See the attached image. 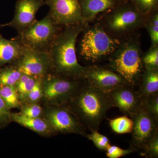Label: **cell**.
<instances>
[{"instance_id": "7a4b0ae2", "label": "cell", "mask_w": 158, "mask_h": 158, "mask_svg": "<svg viewBox=\"0 0 158 158\" xmlns=\"http://www.w3.org/2000/svg\"><path fill=\"white\" fill-rule=\"evenodd\" d=\"M83 25L65 26L55 40L49 52L52 73L74 80L83 79L86 66L79 64L76 44L83 31Z\"/></svg>"}, {"instance_id": "8992f818", "label": "cell", "mask_w": 158, "mask_h": 158, "mask_svg": "<svg viewBox=\"0 0 158 158\" xmlns=\"http://www.w3.org/2000/svg\"><path fill=\"white\" fill-rule=\"evenodd\" d=\"M51 73L41 79L42 98L44 106H65L77 93L81 84Z\"/></svg>"}, {"instance_id": "ac0fdd59", "label": "cell", "mask_w": 158, "mask_h": 158, "mask_svg": "<svg viewBox=\"0 0 158 158\" xmlns=\"http://www.w3.org/2000/svg\"><path fill=\"white\" fill-rule=\"evenodd\" d=\"M140 84L138 91L142 98L158 93V68H145Z\"/></svg>"}, {"instance_id": "9c48e42d", "label": "cell", "mask_w": 158, "mask_h": 158, "mask_svg": "<svg viewBox=\"0 0 158 158\" xmlns=\"http://www.w3.org/2000/svg\"><path fill=\"white\" fill-rule=\"evenodd\" d=\"M132 118L134 126L131 148L142 155L148 142L158 132V118L141 105Z\"/></svg>"}, {"instance_id": "ffe728a7", "label": "cell", "mask_w": 158, "mask_h": 158, "mask_svg": "<svg viewBox=\"0 0 158 158\" xmlns=\"http://www.w3.org/2000/svg\"><path fill=\"white\" fill-rule=\"evenodd\" d=\"M0 95L9 109H19L22 103L15 86H0Z\"/></svg>"}, {"instance_id": "f546056e", "label": "cell", "mask_w": 158, "mask_h": 158, "mask_svg": "<svg viewBox=\"0 0 158 158\" xmlns=\"http://www.w3.org/2000/svg\"><path fill=\"white\" fill-rule=\"evenodd\" d=\"M11 110L0 95V129L6 127L11 122Z\"/></svg>"}, {"instance_id": "4fadbf2b", "label": "cell", "mask_w": 158, "mask_h": 158, "mask_svg": "<svg viewBox=\"0 0 158 158\" xmlns=\"http://www.w3.org/2000/svg\"><path fill=\"white\" fill-rule=\"evenodd\" d=\"M45 5L43 0H18L13 19L2 26L11 27L20 33L37 20V11Z\"/></svg>"}, {"instance_id": "83f0119b", "label": "cell", "mask_w": 158, "mask_h": 158, "mask_svg": "<svg viewBox=\"0 0 158 158\" xmlns=\"http://www.w3.org/2000/svg\"><path fill=\"white\" fill-rule=\"evenodd\" d=\"M141 105L158 118V93L142 98Z\"/></svg>"}, {"instance_id": "7402d4cb", "label": "cell", "mask_w": 158, "mask_h": 158, "mask_svg": "<svg viewBox=\"0 0 158 158\" xmlns=\"http://www.w3.org/2000/svg\"><path fill=\"white\" fill-rule=\"evenodd\" d=\"M38 78L23 74L15 85L22 104L24 102L29 92L34 88Z\"/></svg>"}, {"instance_id": "3957f363", "label": "cell", "mask_w": 158, "mask_h": 158, "mask_svg": "<svg viewBox=\"0 0 158 158\" xmlns=\"http://www.w3.org/2000/svg\"><path fill=\"white\" fill-rule=\"evenodd\" d=\"M143 65L139 43L133 40L120 44L111 55L109 64L110 69L133 88L140 84Z\"/></svg>"}, {"instance_id": "d6a6232c", "label": "cell", "mask_w": 158, "mask_h": 158, "mask_svg": "<svg viewBox=\"0 0 158 158\" xmlns=\"http://www.w3.org/2000/svg\"><path fill=\"white\" fill-rule=\"evenodd\" d=\"M43 1H44V2H45L46 1H47V0H43Z\"/></svg>"}, {"instance_id": "8fae6325", "label": "cell", "mask_w": 158, "mask_h": 158, "mask_svg": "<svg viewBox=\"0 0 158 158\" xmlns=\"http://www.w3.org/2000/svg\"><path fill=\"white\" fill-rule=\"evenodd\" d=\"M45 5L50 8V14L55 22L59 26L84 24L79 0H47Z\"/></svg>"}, {"instance_id": "2e32d148", "label": "cell", "mask_w": 158, "mask_h": 158, "mask_svg": "<svg viewBox=\"0 0 158 158\" xmlns=\"http://www.w3.org/2000/svg\"><path fill=\"white\" fill-rule=\"evenodd\" d=\"M11 122L31 130L40 136L50 137L55 135L47 121L43 118H31L19 113H11Z\"/></svg>"}, {"instance_id": "44dd1931", "label": "cell", "mask_w": 158, "mask_h": 158, "mask_svg": "<svg viewBox=\"0 0 158 158\" xmlns=\"http://www.w3.org/2000/svg\"><path fill=\"white\" fill-rule=\"evenodd\" d=\"M109 121L111 129L116 134H128L132 131L134 122L132 118L127 115L109 119Z\"/></svg>"}, {"instance_id": "e0dca14e", "label": "cell", "mask_w": 158, "mask_h": 158, "mask_svg": "<svg viewBox=\"0 0 158 158\" xmlns=\"http://www.w3.org/2000/svg\"><path fill=\"white\" fill-rule=\"evenodd\" d=\"M85 22L93 19L97 15L112 9L117 0H79Z\"/></svg>"}, {"instance_id": "9a60e30c", "label": "cell", "mask_w": 158, "mask_h": 158, "mask_svg": "<svg viewBox=\"0 0 158 158\" xmlns=\"http://www.w3.org/2000/svg\"><path fill=\"white\" fill-rule=\"evenodd\" d=\"M24 46L15 37L8 40L0 37V68L7 64H13L21 56Z\"/></svg>"}, {"instance_id": "836d02e7", "label": "cell", "mask_w": 158, "mask_h": 158, "mask_svg": "<svg viewBox=\"0 0 158 158\" xmlns=\"http://www.w3.org/2000/svg\"><path fill=\"white\" fill-rule=\"evenodd\" d=\"M0 37H1V36H0Z\"/></svg>"}, {"instance_id": "4316f807", "label": "cell", "mask_w": 158, "mask_h": 158, "mask_svg": "<svg viewBox=\"0 0 158 158\" xmlns=\"http://www.w3.org/2000/svg\"><path fill=\"white\" fill-rule=\"evenodd\" d=\"M158 0H132V3L140 13L145 15L152 12L158 5Z\"/></svg>"}, {"instance_id": "603a6c76", "label": "cell", "mask_w": 158, "mask_h": 158, "mask_svg": "<svg viewBox=\"0 0 158 158\" xmlns=\"http://www.w3.org/2000/svg\"><path fill=\"white\" fill-rule=\"evenodd\" d=\"M19 113L31 118H43L44 107L39 103L22 104L19 109Z\"/></svg>"}, {"instance_id": "d4e9b609", "label": "cell", "mask_w": 158, "mask_h": 158, "mask_svg": "<svg viewBox=\"0 0 158 158\" xmlns=\"http://www.w3.org/2000/svg\"><path fill=\"white\" fill-rule=\"evenodd\" d=\"M86 138L92 141L95 147L100 150L106 151L110 145L109 138L99 133L98 131H91L90 134H88Z\"/></svg>"}, {"instance_id": "d6986e66", "label": "cell", "mask_w": 158, "mask_h": 158, "mask_svg": "<svg viewBox=\"0 0 158 158\" xmlns=\"http://www.w3.org/2000/svg\"><path fill=\"white\" fill-rule=\"evenodd\" d=\"M23 74L14 64L0 68V86H15Z\"/></svg>"}, {"instance_id": "7c38bea8", "label": "cell", "mask_w": 158, "mask_h": 158, "mask_svg": "<svg viewBox=\"0 0 158 158\" xmlns=\"http://www.w3.org/2000/svg\"><path fill=\"white\" fill-rule=\"evenodd\" d=\"M82 80L107 94L128 85L125 80L114 71L96 65L86 66Z\"/></svg>"}, {"instance_id": "5b68a950", "label": "cell", "mask_w": 158, "mask_h": 158, "mask_svg": "<svg viewBox=\"0 0 158 158\" xmlns=\"http://www.w3.org/2000/svg\"><path fill=\"white\" fill-rule=\"evenodd\" d=\"M121 42L110 36L100 26L96 25L86 31L81 41L80 54L84 59L94 62L111 56Z\"/></svg>"}, {"instance_id": "30bf717a", "label": "cell", "mask_w": 158, "mask_h": 158, "mask_svg": "<svg viewBox=\"0 0 158 158\" xmlns=\"http://www.w3.org/2000/svg\"><path fill=\"white\" fill-rule=\"evenodd\" d=\"M13 64L23 74L35 77H43L52 73L49 53L37 52L25 46L19 59Z\"/></svg>"}, {"instance_id": "cb8c5ba5", "label": "cell", "mask_w": 158, "mask_h": 158, "mask_svg": "<svg viewBox=\"0 0 158 158\" xmlns=\"http://www.w3.org/2000/svg\"><path fill=\"white\" fill-rule=\"evenodd\" d=\"M146 27L152 43V48L158 46V15L156 12L152 15L147 21Z\"/></svg>"}, {"instance_id": "6da1fadb", "label": "cell", "mask_w": 158, "mask_h": 158, "mask_svg": "<svg viewBox=\"0 0 158 158\" xmlns=\"http://www.w3.org/2000/svg\"><path fill=\"white\" fill-rule=\"evenodd\" d=\"M75 114L85 129L98 131L108 110L113 107L107 94L104 93L87 82L66 105Z\"/></svg>"}, {"instance_id": "4dcf8cb0", "label": "cell", "mask_w": 158, "mask_h": 158, "mask_svg": "<svg viewBox=\"0 0 158 158\" xmlns=\"http://www.w3.org/2000/svg\"><path fill=\"white\" fill-rule=\"evenodd\" d=\"M142 156L146 158L158 157V132L149 141Z\"/></svg>"}, {"instance_id": "1f68e13d", "label": "cell", "mask_w": 158, "mask_h": 158, "mask_svg": "<svg viewBox=\"0 0 158 158\" xmlns=\"http://www.w3.org/2000/svg\"><path fill=\"white\" fill-rule=\"evenodd\" d=\"M106 155L109 158H119L125 156L134 152L131 148L127 149H123L116 145L110 144L106 151Z\"/></svg>"}, {"instance_id": "484cf974", "label": "cell", "mask_w": 158, "mask_h": 158, "mask_svg": "<svg viewBox=\"0 0 158 158\" xmlns=\"http://www.w3.org/2000/svg\"><path fill=\"white\" fill-rule=\"evenodd\" d=\"M42 78H38L33 89L29 92L24 103H39L42 98Z\"/></svg>"}, {"instance_id": "ba28073f", "label": "cell", "mask_w": 158, "mask_h": 158, "mask_svg": "<svg viewBox=\"0 0 158 158\" xmlns=\"http://www.w3.org/2000/svg\"><path fill=\"white\" fill-rule=\"evenodd\" d=\"M43 117L55 134H77L85 138L88 135L78 118L66 106H44Z\"/></svg>"}, {"instance_id": "5bb4252c", "label": "cell", "mask_w": 158, "mask_h": 158, "mask_svg": "<svg viewBox=\"0 0 158 158\" xmlns=\"http://www.w3.org/2000/svg\"><path fill=\"white\" fill-rule=\"evenodd\" d=\"M113 107L118 108L124 115L132 118L141 107L142 98L134 88L127 85L109 94Z\"/></svg>"}, {"instance_id": "277c9868", "label": "cell", "mask_w": 158, "mask_h": 158, "mask_svg": "<svg viewBox=\"0 0 158 158\" xmlns=\"http://www.w3.org/2000/svg\"><path fill=\"white\" fill-rule=\"evenodd\" d=\"M49 14L37 20L16 37L24 46L41 52L49 53L55 40L62 30Z\"/></svg>"}, {"instance_id": "52a82bcc", "label": "cell", "mask_w": 158, "mask_h": 158, "mask_svg": "<svg viewBox=\"0 0 158 158\" xmlns=\"http://www.w3.org/2000/svg\"><path fill=\"white\" fill-rule=\"evenodd\" d=\"M105 18L104 25L110 34L122 36L139 28L144 22V15L133 3H124L110 9Z\"/></svg>"}, {"instance_id": "f1b7e54d", "label": "cell", "mask_w": 158, "mask_h": 158, "mask_svg": "<svg viewBox=\"0 0 158 158\" xmlns=\"http://www.w3.org/2000/svg\"><path fill=\"white\" fill-rule=\"evenodd\" d=\"M142 61L145 68L158 69V46L152 48V49L142 58Z\"/></svg>"}]
</instances>
